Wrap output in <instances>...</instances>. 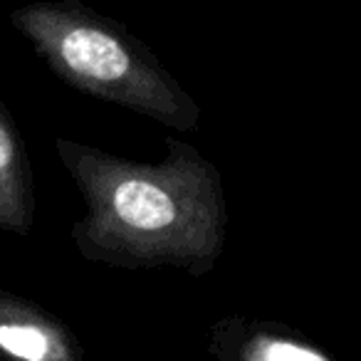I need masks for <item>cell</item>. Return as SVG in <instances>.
<instances>
[{
    "label": "cell",
    "instance_id": "5b68a950",
    "mask_svg": "<svg viewBox=\"0 0 361 361\" xmlns=\"http://www.w3.org/2000/svg\"><path fill=\"white\" fill-rule=\"evenodd\" d=\"M243 361H329L322 351L287 336L255 334L243 346Z\"/></svg>",
    "mask_w": 361,
    "mask_h": 361
},
{
    "label": "cell",
    "instance_id": "277c9868",
    "mask_svg": "<svg viewBox=\"0 0 361 361\" xmlns=\"http://www.w3.org/2000/svg\"><path fill=\"white\" fill-rule=\"evenodd\" d=\"M32 176L25 146L0 104V231L27 235L32 226Z\"/></svg>",
    "mask_w": 361,
    "mask_h": 361
},
{
    "label": "cell",
    "instance_id": "3957f363",
    "mask_svg": "<svg viewBox=\"0 0 361 361\" xmlns=\"http://www.w3.org/2000/svg\"><path fill=\"white\" fill-rule=\"evenodd\" d=\"M0 359L85 361L67 326L32 302L0 290Z\"/></svg>",
    "mask_w": 361,
    "mask_h": 361
},
{
    "label": "cell",
    "instance_id": "6da1fadb",
    "mask_svg": "<svg viewBox=\"0 0 361 361\" xmlns=\"http://www.w3.org/2000/svg\"><path fill=\"white\" fill-rule=\"evenodd\" d=\"M57 151L87 203L72 228L85 257L191 275L216 267L226 245V193L221 173L196 149L171 139L159 164L116 159L70 139H57Z\"/></svg>",
    "mask_w": 361,
    "mask_h": 361
},
{
    "label": "cell",
    "instance_id": "7a4b0ae2",
    "mask_svg": "<svg viewBox=\"0 0 361 361\" xmlns=\"http://www.w3.org/2000/svg\"><path fill=\"white\" fill-rule=\"evenodd\" d=\"M13 25L57 77L85 94L144 114L178 131L198 126L201 109L159 60L119 25L75 3H35Z\"/></svg>",
    "mask_w": 361,
    "mask_h": 361
}]
</instances>
